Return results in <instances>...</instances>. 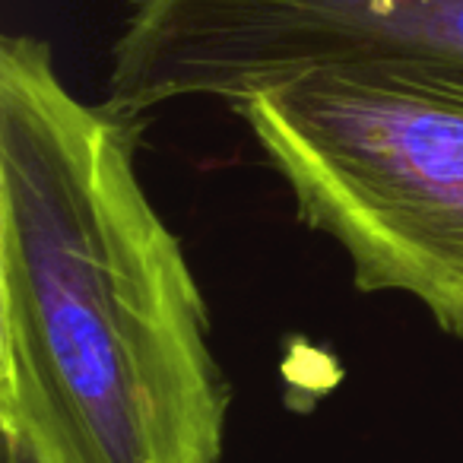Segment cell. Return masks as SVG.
<instances>
[{"instance_id": "3957f363", "label": "cell", "mask_w": 463, "mask_h": 463, "mask_svg": "<svg viewBox=\"0 0 463 463\" xmlns=\"http://www.w3.org/2000/svg\"><path fill=\"white\" fill-rule=\"evenodd\" d=\"M359 61L463 67V0H128L102 105L137 124L191 99L235 109Z\"/></svg>"}, {"instance_id": "7a4b0ae2", "label": "cell", "mask_w": 463, "mask_h": 463, "mask_svg": "<svg viewBox=\"0 0 463 463\" xmlns=\"http://www.w3.org/2000/svg\"><path fill=\"white\" fill-rule=\"evenodd\" d=\"M235 111L362 292L416 298L463 336V67H315Z\"/></svg>"}, {"instance_id": "6da1fadb", "label": "cell", "mask_w": 463, "mask_h": 463, "mask_svg": "<svg viewBox=\"0 0 463 463\" xmlns=\"http://www.w3.org/2000/svg\"><path fill=\"white\" fill-rule=\"evenodd\" d=\"M210 311L137 172V121L86 105L35 35L0 42V393L83 463H219Z\"/></svg>"}, {"instance_id": "277c9868", "label": "cell", "mask_w": 463, "mask_h": 463, "mask_svg": "<svg viewBox=\"0 0 463 463\" xmlns=\"http://www.w3.org/2000/svg\"><path fill=\"white\" fill-rule=\"evenodd\" d=\"M0 463H83L33 403L0 393Z\"/></svg>"}]
</instances>
